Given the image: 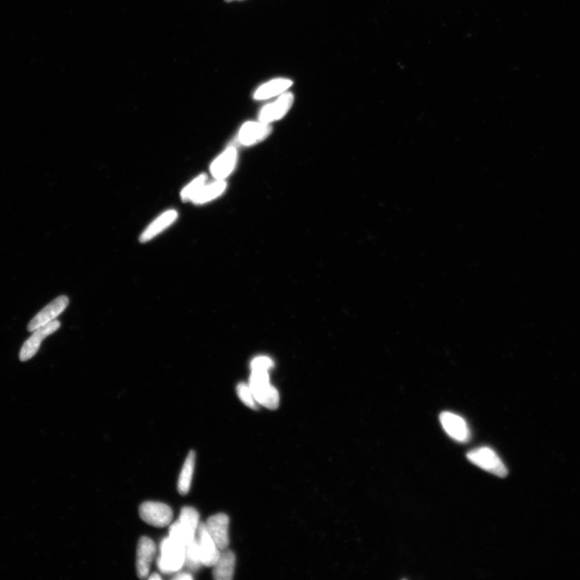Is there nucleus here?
I'll return each instance as SVG.
<instances>
[{
	"label": "nucleus",
	"instance_id": "nucleus-6",
	"mask_svg": "<svg viewBox=\"0 0 580 580\" xmlns=\"http://www.w3.org/2000/svg\"><path fill=\"white\" fill-rule=\"evenodd\" d=\"M69 298L66 296H60L53 300L52 302L48 304L45 308H43L35 317H34L28 325V331L33 332L37 329L40 328L46 324L51 322L60 316L61 313L65 311L68 304H69Z\"/></svg>",
	"mask_w": 580,
	"mask_h": 580
},
{
	"label": "nucleus",
	"instance_id": "nucleus-19",
	"mask_svg": "<svg viewBox=\"0 0 580 580\" xmlns=\"http://www.w3.org/2000/svg\"><path fill=\"white\" fill-rule=\"evenodd\" d=\"M226 184L224 180H218L206 186H203L200 192L192 198L196 204H202L220 196L225 191Z\"/></svg>",
	"mask_w": 580,
	"mask_h": 580
},
{
	"label": "nucleus",
	"instance_id": "nucleus-18",
	"mask_svg": "<svg viewBox=\"0 0 580 580\" xmlns=\"http://www.w3.org/2000/svg\"><path fill=\"white\" fill-rule=\"evenodd\" d=\"M196 454L191 451L184 463L180 476L178 478L177 490L181 495L185 496L190 491L193 471L195 467Z\"/></svg>",
	"mask_w": 580,
	"mask_h": 580
},
{
	"label": "nucleus",
	"instance_id": "nucleus-13",
	"mask_svg": "<svg viewBox=\"0 0 580 580\" xmlns=\"http://www.w3.org/2000/svg\"><path fill=\"white\" fill-rule=\"evenodd\" d=\"M237 159V152L235 148L231 147L221 154L211 166L213 177L217 180H224L225 177L233 171Z\"/></svg>",
	"mask_w": 580,
	"mask_h": 580
},
{
	"label": "nucleus",
	"instance_id": "nucleus-14",
	"mask_svg": "<svg viewBox=\"0 0 580 580\" xmlns=\"http://www.w3.org/2000/svg\"><path fill=\"white\" fill-rule=\"evenodd\" d=\"M236 558L231 550H222L213 570L216 580H231L234 577Z\"/></svg>",
	"mask_w": 580,
	"mask_h": 580
},
{
	"label": "nucleus",
	"instance_id": "nucleus-3",
	"mask_svg": "<svg viewBox=\"0 0 580 580\" xmlns=\"http://www.w3.org/2000/svg\"><path fill=\"white\" fill-rule=\"evenodd\" d=\"M469 461L486 472L499 477L508 475V469L498 454L490 447L472 450L467 454Z\"/></svg>",
	"mask_w": 580,
	"mask_h": 580
},
{
	"label": "nucleus",
	"instance_id": "nucleus-25",
	"mask_svg": "<svg viewBox=\"0 0 580 580\" xmlns=\"http://www.w3.org/2000/svg\"><path fill=\"white\" fill-rule=\"evenodd\" d=\"M148 579H150V580H157V579L160 580V579H162V577H160V575L158 574H153V575H151V577H148Z\"/></svg>",
	"mask_w": 580,
	"mask_h": 580
},
{
	"label": "nucleus",
	"instance_id": "nucleus-9",
	"mask_svg": "<svg viewBox=\"0 0 580 580\" xmlns=\"http://www.w3.org/2000/svg\"><path fill=\"white\" fill-rule=\"evenodd\" d=\"M229 517L225 514H218L208 519L206 526L213 540L215 541L220 550L229 548Z\"/></svg>",
	"mask_w": 580,
	"mask_h": 580
},
{
	"label": "nucleus",
	"instance_id": "nucleus-10",
	"mask_svg": "<svg viewBox=\"0 0 580 580\" xmlns=\"http://www.w3.org/2000/svg\"><path fill=\"white\" fill-rule=\"evenodd\" d=\"M155 553L156 545L154 541L148 536H142L138 541L137 557V572L139 579L148 577Z\"/></svg>",
	"mask_w": 580,
	"mask_h": 580
},
{
	"label": "nucleus",
	"instance_id": "nucleus-21",
	"mask_svg": "<svg viewBox=\"0 0 580 580\" xmlns=\"http://www.w3.org/2000/svg\"><path fill=\"white\" fill-rule=\"evenodd\" d=\"M206 176L204 174L198 176L191 183L188 184L187 186L183 188L181 193V197L183 201L192 200L201 188L204 186Z\"/></svg>",
	"mask_w": 580,
	"mask_h": 580
},
{
	"label": "nucleus",
	"instance_id": "nucleus-23",
	"mask_svg": "<svg viewBox=\"0 0 580 580\" xmlns=\"http://www.w3.org/2000/svg\"><path fill=\"white\" fill-rule=\"evenodd\" d=\"M273 365V361L269 357L259 356L251 361V370L259 369L269 371L270 369H272Z\"/></svg>",
	"mask_w": 580,
	"mask_h": 580
},
{
	"label": "nucleus",
	"instance_id": "nucleus-15",
	"mask_svg": "<svg viewBox=\"0 0 580 580\" xmlns=\"http://www.w3.org/2000/svg\"><path fill=\"white\" fill-rule=\"evenodd\" d=\"M177 217V213L175 211L171 210L164 212L163 215L157 218L156 220L153 221V224L147 227V229L140 236L139 241L142 243H146V242L151 240L155 236L161 233L162 231L173 224Z\"/></svg>",
	"mask_w": 580,
	"mask_h": 580
},
{
	"label": "nucleus",
	"instance_id": "nucleus-1",
	"mask_svg": "<svg viewBox=\"0 0 580 580\" xmlns=\"http://www.w3.org/2000/svg\"><path fill=\"white\" fill-rule=\"evenodd\" d=\"M249 386L256 403L269 409L273 410L278 408L280 403L278 391L270 384L267 370H251Z\"/></svg>",
	"mask_w": 580,
	"mask_h": 580
},
{
	"label": "nucleus",
	"instance_id": "nucleus-20",
	"mask_svg": "<svg viewBox=\"0 0 580 580\" xmlns=\"http://www.w3.org/2000/svg\"><path fill=\"white\" fill-rule=\"evenodd\" d=\"M185 564L192 570H197L202 566L200 546L197 538L186 545Z\"/></svg>",
	"mask_w": 580,
	"mask_h": 580
},
{
	"label": "nucleus",
	"instance_id": "nucleus-11",
	"mask_svg": "<svg viewBox=\"0 0 580 580\" xmlns=\"http://www.w3.org/2000/svg\"><path fill=\"white\" fill-rule=\"evenodd\" d=\"M293 104V95L285 93L275 101L274 103L266 105L260 113V122L269 124L282 119L288 113Z\"/></svg>",
	"mask_w": 580,
	"mask_h": 580
},
{
	"label": "nucleus",
	"instance_id": "nucleus-8",
	"mask_svg": "<svg viewBox=\"0 0 580 580\" xmlns=\"http://www.w3.org/2000/svg\"><path fill=\"white\" fill-rule=\"evenodd\" d=\"M197 543L200 546L202 563L206 567H214L220 556V550L206 529L205 523H200L197 531Z\"/></svg>",
	"mask_w": 580,
	"mask_h": 580
},
{
	"label": "nucleus",
	"instance_id": "nucleus-4",
	"mask_svg": "<svg viewBox=\"0 0 580 580\" xmlns=\"http://www.w3.org/2000/svg\"><path fill=\"white\" fill-rule=\"evenodd\" d=\"M139 516L146 523L156 527L171 524L173 511L171 507L161 502L147 501L139 506Z\"/></svg>",
	"mask_w": 580,
	"mask_h": 580
},
{
	"label": "nucleus",
	"instance_id": "nucleus-22",
	"mask_svg": "<svg viewBox=\"0 0 580 580\" xmlns=\"http://www.w3.org/2000/svg\"><path fill=\"white\" fill-rule=\"evenodd\" d=\"M237 394L239 398L245 405L253 409H258V405L255 400L253 392L250 389L249 385L240 383L237 386Z\"/></svg>",
	"mask_w": 580,
	"mask_h": 580
},
{
	"label": "nucleus",
	"instance_id": "nucleus-12",
	"mask_svg": "<svg viewBox=\"0 0 580 580\" xmlns=\"http://www.w3.org/2000/svg\"><path fill=\"white\" fill-rule=\"evenodd\" d=\"M271 128L268 124L249 122L244 124L239 134V140L242 144L251 145L262 142L270 134Z\"/></svg>",
	"mask_w": 580,
	"mask_h": 580
},
{
	"label": "nucleus",
	"instance_id": "nucleus-24",
	"mask_svg": "<svg viewBox=\"0 0 580 580\" xmlns=\"http://www.w3.org/2000/svg\"><path fill=\"white\" fill-rule=\"evenodd\" d=\"M173 579H177V580H190V579H193V577H191V575L190 574L181 573V574H177L176 575V577H174Z\"/></svg>",
	"mask_w": 580,
	"mask_h": 580
},
{
	"label": "nucleus",
	"instance_id": "nucleus-26",
	"mask_svg": "<svg viewBox=\"0 0 580 580\" xmlns=\"http://www.w3.org/2000/svg\"><path fill=\"white\" fill-rule=\"evenodd\" d=\"M226 1H231V0H226Z\"/></svg>",
	"mask_w": 580,
	"mask_h": 580
},
{
	"label": "nucleus",
	"instance_id": "nucleus-16",
	"mask_svg": "<svg viewBox=\"0 0 580 580\" xmlns=\"http://www.w3.org/2000/svg\"><path fill=\"white\" fill-rule=\"evenodd\" d=\"M293 84L292 81L289 79H274L266 82L255 91L254 99L264 100L272 98V97L283 94Z\"/></svg>",
	"mask_w": 580,
	"mask_h": 580
},
{
	"label": "nucleus",
	"instance_id": "nucleus-2",
	"mask_svg": "<svg viewBox=\"0 0 580 580\" xmlns=\"http://www.w3.org/2000/svg\"><path fill=\"white\" fill-rule=\"evenodd\" d=\"M161 554L157 559L158 568L164 574L179 572L185 565V545L171 536L164 539L160 545Z\"/></svg>",
	"mask_w": 580,
	"mask_h": 580
},
{
	"label": "nucleus",
	"instance_id": "nucleus-17",
	"mask_svg": "<svg viewBox=\"0 0 580 580\" xmlns=\"http://www.w3.org/2000/svg\"><path fill=\"white\" fill-rule=\"evenodd\" d=\"M179 525L191 539H195L198 525H200V514L192 507H183L180 516L177 520Z\"/></svg>",
	"mask_w": 580,
	"mask_h": 580
},
{
	"label": "nucleus",
	"instance_id": "nucleus-7",
	"mask_svg": "<svg viewBox=\"0 0 580 580\" xmlns=\"http://www.w3.org/2000/svg\"><path fill=\"white\" fill-rule=\"evenodd\" d=\"M440 423L450 437L459 443H467L471 437L466 420L461 416L451 412H443L439 416Z\"/></svg>",
	"mask_w": 580,
	"mask_h": 580
},
{
	"label": "nucleus",
	"instance_id": "nucleus-5",
	"mask_svg": "<svg viewBox=\"0 0 580 580\" xmlns=\"http://www.w3.org/2000/svg\"><path fill=\"white\" fill-rule=\"evenodd\" d=\"M60 327L61 322L59 321L53 320L46 324V325L34 331L32 336L23 343L21 352H19V360L22 362L30 360L31 358L36 355L39 348L41 347L42 341L46 340V338L48 336L52 335V334L56 332Z\"/></svg>",
	"mask_w": 580,
	"mask_h": 580
}]
</instances>
